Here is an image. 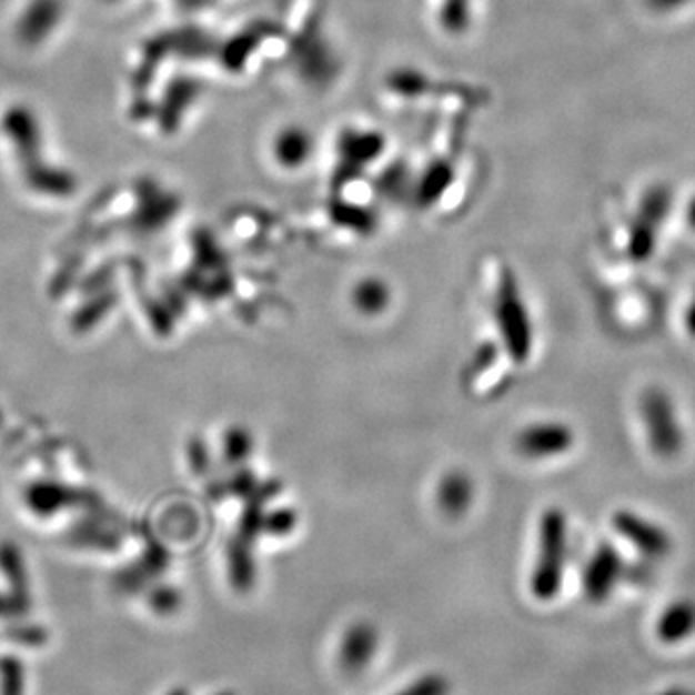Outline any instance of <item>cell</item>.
Segmentation results:
<instances>
[{
  "label": "cell",
  "mask_w": 695,
  "mask_h": 695,
  "mask_svg": "<svg viewBox=\"0 0 695 695\" xmlns=\"http://www.w3.org/2000/svg\"><path fill=\"white\" fill-rule=\"evenodd\" d=\"M686 219H688L689 226L695 230V198L689 201L688 211H686Z\"/></svg>",
  "instance_id": "21"
},
{
  "label": "cell",
  "mask_w": 695,
  "mask_h": 695,
  "mask_svg": "<svg viewBox=\"0 0 695 695\" xmlns=\"http://www.w3.org/2000/svg\"><path fill=\"white\" fill-rule=\"evenodd\" d=\"M537 561L533 566L532 592L537 600H553L561 592L568 556V518L563 508H547L540 520Z\"/></svg>",
  "instance_id": "1"
},
{
  "label": "cell",
  "mask_w": 695,
  "mask_h": 695,
  "mask_svg": "<svg viewBox=\"0 0 695 695\" xmlns=\"http://www.w3.org/2000/svg\"><path fill=\"white\" fill-rule=\"evenodd\" d=\"M639 420L653 456L674 460L686 449V430L671 392L652 386L639 396Z\"/></svg>",
  "instance_id": "2"
},
{
  "label": "cell",
  "mask_w": 695,
  "mask_h": 695,
  "mask_svg": "<svg viewBox=\"0 0 695 695\" xmlns=\"http://www.w3.org/2000/svg\"><path fill=\"white\" fill-rule=\"evenodd\" d=\"M436 498L446 516L459 518L462 514H466L470 504L474 501V483L470 480V475L454 470L451 474L444 475L439 485Z\"/></svg>",
  "instance_id": "9"
},
{
  "label": "cell",
  "mask_w": 695,
  "mask_h": 695,
  "mask_svg": "<svg viewBox=\"0 0 695 695\" xmlns=\"http://www.w3.org/2000/svg\"><path fill=\"white\" fill-rule=\"evenodd\" d=\"M645 2L655 12H673V10L686 7L692 0H645Z\"/></svg>",
  "instance_id": "18"
},
{
  "label": "cell",
  "mask_w": 695,
  "mask_h": 695,
  "mask_svg": "<svg viewBox=\"0 0 695 695\" xmlns=\"http://www.w3.org/2000/svg\"><path fill=\"white\" fill-rule=\"evenodd\" d=\"M375 629L367 626V624H357L354 628H350L346 639H344V653H342V661L344 665L362 666L371 653L375 649Z\"/></svg>",
  "instance_id": "12"
},
{
  "label": "cell",
  "mask_w": 695,
  "mask_h": 695,
  "mask_svg": "<svg viewBox=\"0 0 695 695\" xmlns=\"http://www.w3.org/2000/svg\"><path fill=\"white\" fill-rule=\"evenodd\" d=\"M624 574V561L618 548L611 543H601L593 551L584 568V592L592 601H605L614 592Z\"/></svg>",
  "instance_id": "7"
},
{
  "label": "cell",
  "mask_w": 695,
  "mask_h": 695,
  "mask_svg": "<svg viewBox=\"0 0 695 695\" xmlns=\"http://www.w3.org/2000/svg\"><path fill=\"white\" fill-rule=\"evenodd\" d=\"M444 694V684H441L439 681H427L420 684V686H415V688L410 689L407 694L404 695H443Z\"/></svg>",
  "instance_id": "19"
},
{
  "label": "cell",
  "mask_w": 695,
  "mask_h": 695,
  "mask_svg": "<svg viewBox=\"0 0 695 695\" xmlns=\"http://www.w3.org/2000/svg\"><path fill=\"white\" fill-rule=\"evenodd\" d=\"M296 512L290 508H281V511L269 512L263 518V532L269 535H289L296 527Z\"/></svg>",
  "instance_id": "15"
},
{
  "label": "cell",
  "mask_w": 695,
  "mask_h": 695,
  "mask_svg": "<svg viewBox=\"0 0 695 695\" xmlns=\"http://www.w3.org/2000/svg\"><path fill=\"white\" fill-rule=\"evenodd\" d=\"M352 302L363 315H379L391 302V290L379 279H365V281L357 282L352 294Z\"/></svg>",
  "instance_id": "11"
},
{
  "label": "cell",
  "mask_w": 695,
  "mask_h": 695,
  "mask_svg": "<svg viewBox=\"0 0 695 695\" xmlns=\"http://www.w3.org/2000/svg\"><path fill=\"white\" fill-rule=\"evenodd\" d=\"M313 153V138L300 127L284 128L274 135L273 159L282 169H300Z\"/></svg>",
  "instance_id": "8"
},
{
  "label": "cell",
  "mask_w": 695,
  "mask_h": 695,
  "mask_svg": "<svg viewBox=\"0 0 695 695\" xmlns=\"http://www.w3.org/2000/svg\"><path fill=\"white\" fill-rule=\"evenodd\" d=\"M252 543L236 540L230 543V576L238 590H250L255 580V563H253Z\"/></svg>",
  "instance_id": "13"
},
{
  "label": "cell",
  "mask_w": 695,
  "mask_h": 695,
  "mask_svg": "<svg viewBox=\"0 0 695 695\" xmlns=\"http://www.w3.org/2000/svg\"><path fill=\"white\" fill-rule=\"evenodd\" d=\"M695 629V603L676 601L666 608L658 621V636L666 642H678L688 637Z\"/></svg>",
  "instance_id": "10"
},
{
  "label": "cell",
  "mask_w": 695,
  "mask_h": 695,
  "mask_svg": "<svg viewBox=\"0 0 695 695\" xmlns=\"http://www.w3.org/2000/svg\"><path fill=\"white\" fill-rule=\"evenodd\" d=\"M496 362V348L493 344H483L477 350V354L474 357V370L480 371L487 370L488 365H493Z\"/></svg>",
  "instance_id": "17"
},
{
  "label": "cell",
  "mask_w": 695,
  "mask_h": 695,
  "mask_svg": "<svg viewBox=\"0 0 695 695\" xmlns=\"http://www.w3.org/2000/svg\"><path fill=\"white\" fill-rule=\"evenodd\" d=\"M258 487V481H255V475L248 470V472H240V474L232 480V491L238 493V495H252L253 491Z\"/></svg>",
  "instance_id": "16"
},
{
  "label": "cell",
  "mask_w": 695,
  "mask_h": 695,
  "mask_svg": "<svg viewBox=\"0 0 695 695\" xmlns=\"http://www.w3.org/2000/svg\"><path fill=\"white\" fill-rule=\"evenodd\" d=\"M253 452V439L244 427H232L224 436V456L230 464H242Z\"/></svg>",
  "instance_id": "14"
},
{
  "label": "cell",
  "mask_w": 695,
  "mask_h": 695,
  "mask_svg": "<svg viewBox=\"0 0 695 695\" xmlns=\"http://www.w3.org/2000/svg\"><path fill=\"white\" fill-rule=\"evenodd\" d=\"M576 443L574 430L563 422H540L520 431L516 439L518 451L532 460L563 456Z\"/></svg>",
  "instance_id": "6"
},
{
  "label": "cell",
  "mask_w": 695,
  "mask_h": 695,
  "mask_svg": "<svg viewBox=\"0 0 695 695\" xmlns=\"http://www.w3.org/2000/svg\"><path fill=\"white\" fill-rule=\"evenodd\" d=\"M495 315L503 344L512 362L525 363L533 348V325L518 282L512 271H504L495 296Z\"/></svg>",
  "instance_id": "3"
},
{
  "label": "cell",
  "mask_w": 695,
  "mask_h": 695,
  "mask_svg": "<svg viewBox=\"0 0 695 695\" xmlns=\"http://www.w3.org/2000/svg\"><path fill=\"white\" fill-rule=\"evenodd\" d=\"M684 321H686L688 333L695 339V294L692 298V302H689L688 310H686V319Z\"/></svg>",
  "instance_id": "20"
},
{
  "label": "cell",
  "mask_w": 695,
  "mask_h": 695,
  "mask_svg": "<svg viewBox=\"0 0 695 695\" xmlns=\"http://www.w3.org/2000/svg\"><path fill=\"white\" fill-rule=\"evenodd\" d=\"M613 530L618 533V537L628 543L629 547L636 548L637 553L647 558H665L673 551V535L665 525L647 518L639 512L628 508L614 512Z\"/></svg>",
  "instance_id": "5"
},
{
  "label": "cell",
  "mask_w": 695,
  "mask_h": 695,
  "mask_svg": "<svg viewBox=\"0 0 695 695\" xmlns=\"http://www.w3.org/2000/svg\"><path fill=\"white\" fill-rule=\"evenodd\" d=\"M671 208H673V195L666 188H655L652 192L645 193L637 209L636 219L628 229L626 250L632 260L642 263L655 253L658 230L668 219Z\"/></svg>",
  "instance_id": "4"
}]
</instances>
